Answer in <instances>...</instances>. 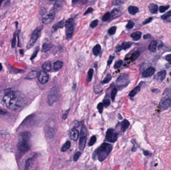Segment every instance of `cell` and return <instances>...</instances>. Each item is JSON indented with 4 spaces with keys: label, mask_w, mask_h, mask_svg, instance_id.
Segmentation results:
<instances>
[{
    "label": "cell",
    "mask_w": 171,
    "mask_h": 170,
    "mask_svg": "<svg viewBox=\"0 0 171 170\" xmlns=\"http://www.w3.org/2000/svg\"><path fill=\"white\" fill-rule=\"evenodd\" d=\"M122 49V46H120V45H118L116 47V49H115V51L116 52H119Z\"/></svg>",
    "instance_id": "53"
},
{
    "label": "cell",
    "mask_w": 171,
    "mask_h": 170,
    "mask_svg": "<svg viewBox=\"0 0 171 170\" xmlns=\"http://www.w3.org/2000/svg\"><path fill=\"white\" fill-rule=\"evenodd\" d=\"M43 28V26H40L39 27H38L37 28L33 31L30 39L28 41V43L27 45V49H29L30 48H31L35 44V42H36L37 40L38 39V38H39L40 34H41V32Z\"/></svg>",
    "instance_id": "5"
},
{
    "label": "cell",
    "mask_w": 171,
    "mask_h": 170,
    "mask_svg": "<svg viewBox=\"0 0 171 170\" xmlns=\"http://www.w3.org/2000/svg\"><path fill=\"white\" fill-rule=\"evenodd\" d=\"M117 93V88H113L112 89L111 95V98H112V99L113 101L115 100Z\"/></svg>",
    "instance_id": "36"
},
{
    "label": "cell",
    "mask_w": 171,
    "mask_h": 170,
    "mask_svg": "<svg viewBox=\"0 0 171 170\" xmlns=\"http://www.w3.org/2000/svg\"><path fill=\"white\" fill-rule=\"evenodd\" d=\"M81 155V153L80 152H77L75 154L74 156V159H74V161H77L79 159V157H80Z\"/></svg>",
    "instance_id": "47"
},
{
    "label": "cell",
    "mask_w": 171,
    "mask_h": 170,
    "mask_svg": "<svg viewBox=\"0 0 171 170\" xmlns=\"http://www.w3.org/2000/svg\"><path fill=\"white\" fill-rule=\"evenodd\" d=\"M64 25V23L63 21H61L58 23H57L53 26V29L55 31H57L59 29L63 28Z\"/></svg>",
    "instance_id": "21"
},
{
    "label": "cell",
    "mask_w": 171,
    "mask_h": 170,
    "mask_svg": "<svg viewBox=\"0 0 171 170\" xmlns=\"http://www.w3.org/2000/svg\"><path fill=\"white\" fill-rule=\"evenodd\" d=\"M170 17H171V10L168 11V12H167L166 13L164 14L163 15H162L161 16V18L163 20H166L168 18H170Z\"/></svg>",
    "instance_id": "37"
},
{
    "label": "cell",
    "mask_w": 171,
    "mask_h": 170,
    "mask_svg": "<svg viewBox=\"0 0 171 170\" xmlns=\"http://www.w3.org/2000/svg\"><path fill=\"white\" fill-rule=\"evenodd\" d=\"M69 109H68L66 112H65V114H64V115H63V119H64V120H65V119H66V118H67V116H68V113H69Z\"/></svg>",
    "instance_id": "54"
},
{
    "label": "cell",
    "mask_w": 171,
    "mask_h": 170,
    "mask_svg": "<svg viewBox=\"0 0 171 170\" xmlns=\"http://www.w3.org/2000/svg\"><path fill=\"white\" fill-rule=\"evenodd\" d=\"M127 80V76L125 75H121L117 80V83L118 84H121L124 82H126Z\"/></svg>",
    "instance_id": "25"
},
{
    "label": "cell",
    "mask_w": 171,
    "mask_h": 170,
    "mask_svg": "<svg viewBox=\"0 0 171 170\" xmlns=\"http://www.w3.org/2000/svg\"><path fill=\"white\" fill-rule=\"evenodd\" d=\"M6 114V112L5 111L1 109H0V115H5Z\"/></svg>",
    "instance_id": "57"
},
{
    "label": "cell",
    "mask_w": 171,
    "mask_h": 170,
    "mask_svg": "<svg viewBox=\"0 0 171 170\" xmlns=\"http://www.w3.org/2000/svg\"><path fill=\"white\" fill-rule=\"evenodd\" d=\"M79 132L76 128H73L72 130H71L70 132V137L71 139L74 141L77 140L79 137Z\"/></svg>",
    "instance_id": "14"
},
{
    "label": "cell",
    "mask_w": 171,
    "mask_h": 170,
    "mask_svg": "<svg viewBox=\"0 0 171 170\" xmlns=\"http://www.w3.org/2000/svg\"><path fill=\"white\" fill-rule=\"evenodd\" d=\"M166 60L167 61H169L171 60V54H169L166 56Z\"/></svg>",
    "instance_id": "55"
},
{
    "label": "cell",
    "mask_w": 171,
    "mask_h": 170,
    "mask_svg": "<svg viewBox=\"0 0 171 170\" xmlns=\"http://www.w3.org/2000/svg\"><path fill=\"white\" fill-rule=\"evenodd\" d=\"M98 24V20H94V21H93L91 23V24H90V26L91 27H92V28H94V27H95L96 26H97Z\"/></svg>",
    "instance_id": "48"
},
{
    "label": "cell",
    "mask_w": 171,
    "mask_h": 170,
    "mask_svg": "<svg viewBox=\"0 0 171 170\" xmlns=\"http://www.w3.org/2000/svg\"><path fill=\"white\" fill-rule=\"evenodd\" d=\"M66 35L67 39L72 37L74 31V21L71 18L66 21L65 23Z\"/></svg>",
    "instance_id": "6"
},
{
    "label": "cell",
    "mask_w": 171,
    "mask_h": 170,
    "mask_svg": "<svg viewBox=\"0 0 171 170\" xmlns=\"http://www.w3.org/2000/svg\"><path fill=\"white\" fill-rule=\"evenodd\" d=\"M93 11V8H89L87 10V11L85 12V13H84V15H87L88 13L91 12Z\"/></svg>",
    "instance_id": "51"
},
{
    "label": "cell",
    "mask_w": 171,
    "mask_h": 170,
    "mask_svg": "<svg viewBox=\"0 0 171 170\" xmlns=\"http://www.w3.org/2000/svg\"><path fill=\"white\" fill-rule=\"evenodd\" d=\"M39 48L38 47H37L36 48V49H35V51H34V53H33V55L32 56V57L31 58V60H34L36 57V56H37V54H38V53L39 52Z\"/></svg>",
    "instance_id": "43"
},
{
    "label": "cell",
    "mask_w": 171,
    "mask_h": 170,
    "mask_svg": "<svg viewBox=\"0 0 171 170\" xmlns=\"http://www.w3.org/2000/svg\"><path fill=\"white\" fill-rule=\"evenodd\" d=\"M103 104L105 106L107 107L110 104V100L109 99H104L103 100Z\"/></svg>",
    "instance_id": "49"
},
{
    "label": "cell",
    "mask_w": 171,
    "mask_h": 170,
    "mask_svg": "<svg viewBox=\"0 0 171 170\" xmlns=\"http://www.w3.org/2000/svg\"><path fill=\"white\" fill-rule=\"evenodd\" d=\"M106 138L108 141L110 142H115L118 139V134L115 130L110 128L106 132Z\"/></svg>",
    "instance_id": "10"
},
{
    "label": "cell",
    "mask_w": 171,
    "mask_h": 170,
    "mask_svg": "<svg viewBox=\"0 0 171 170\" xmlns=\"http://www.w3.org/2000/svg\"><path fill=\"white\" fill-rule=\"evenodd\" d=\"M93 73H94V70L93 69H90L89 72H88V76L87 77V82H90L91 81L93 75Z\"/></svg>",
    "instance_id": "34"
},
{
    "label": "cell",
    "mask_w": 171,
    "mask_h": 170,
    "mask_svg": "<svg viewBox=\"0 0 171 170\" xmlns=\"http://www.w3.org/2000/svg\"><path fill=\"white\" fill-rule=\"evenodd\" d=\"M62 7V2L61 1H56L54 5V9L55 11L58 10Z\"/></svg>",
    "instance_id": "33"
},
{
    "label": "cell",
    "mask_w": 171,
    "mask_h": 170,
    "mask_svg": "<svg viewBox=\"0 0 171 170\" xmlns=\"http://www.w3.org/2000/svg\"><path fill=\"white\" fill-rule=\"evenodd\" d=\"M2 68H3V66H2V64H1V63H0V72H1V71L2 70Z\"/></svg>",
    "instance_id": "59"
},
{
    "label": "cell",
    "mask_w": 171,
    "mask_h": 170,
    "mask_svg": "<svg viewBox=\"0 0 171 170\" xmlns=\"http://www.w3.org/2000/svg\"><path fill=\"white\" fill-rule=\"evenodd\" d=\"M103 107H104V105L102 103H99L97 106V108L99 110V112L100 113H102L103 112Z\"/></svg>",
    "instance_id": "42"
},
{
    "label": "cell",
    "mask_w": 171,
    "mask_h": 170,
    "mask_svg": "<svg viewBox=\"0 0 171 170\" xmlns=\"http://www.w3.org/2000/svg\"><path fill=\"white\" fill-rule=\"evenodd\" d=\"M71 142L69 141H67L64 144V145L63 146V147L61 148V151L63 152L67 151L71 147Z\"/></svg>",
    "instance_id": "28"
},
{
    "label": "cell",
    "mask_w": 171,
    "mask_h": 170,
    "mask_svg": "<svg viewBox=\"0 0 171 170\" xmlns=\"http://www.w3.org/2000/svg\"><path fill=\"white\" fill-rule=\"evenodd\" d=\"M128 11L132 15H134L139 12V9L135 6H130L128 8Z\"/></svg>",
    "instance_id": "23"
},
{
    "label": "cell",
    "mask_w": 171,
    "mask_h": 170,
    "mask_svg": "<svg viewBox=\"0 0 171 170\" xmlns=\"http://www.w3.org/2000/svg\"><path fill=\"white\" fill-rule=\"evenodd\" d=\"M2 2H3V1H2V0H0V6H1V4H2Z\"/></svg>",
    "instance_id": "60"
},
{
    "label": "cell",
    "mask_w": 171,
    "mask_h": 170,
    "mask_svg": "<svg viewBox=\"0 0 171 170\" xmlns=\"http://www.w3.org/2000/svg\"><path fill=\"white\" fill-rule=\"evenodd\" d=\"M55 17V11L54 8L52 9L49 12L46 13L42 18V22L45 24H49L51 23Z\"/></svg>",
    "instance_id": "9"
},
{
    "label": "cell",
    "mask_w": 171,
    "mask_h": 170,
    "mask_svg": "<svg viewBox=\"0 0 171 170\" xmlns=\"http://www.w3.org/2000/svg\"><path fill=\"white\" fill-rule=\"evenodd\" d=\"M53 47V45L49 43H45L42 47L43 52H47L50 50Z\"/></svg>",
    "instance_id": "24"
},
{
    "label": "cell",
    "mask_w": 171,
    "mask_h": 170,
    "mask_svg": "<svg viewBox=\"0 0 171 170\" xmlns=\"http://www.w3.org/2000/svg\"><path fill=\"white\" fill-rule=\"evenodd\" d=\"M3 101L8 109L16 111L24 105L25 100L20 92L9 89L3 97Z\"/></svg>",
    "instance_id": "1"
},
{
    "label": "cell",
    "mask_w": 171,
    "mask_h": 170,
    "mask_svg": "<svg viewBox=\"0 0 171 170\" xmlns=\"http://www.w3.org/2000/svg\"><path fill=\"white\" fill-rule=\"evenodd\" d=\"M31 134L29 132H25L21 133L18 144V148L22 152H26L30 149L29 140Z\"/></svg>",
    "instance_id": "3"
},
{
    "label": "cell",
    "mask_w": 171,
    "mask_h": 170,
    "mask_svg": "<svg viewBox=\"0 0 171 170\" xmlns=\"http://www.w3.org/2000/svg\"><path fill=\"white\" fill-rule=\"evenodd\" d=\"M122 63H123V61H122L121 60H119V61H117L115 65H114V67H115V68H119V67H121V66L122 65Z\"/></svg>",
    "instance_id": "46"
},
{
    "label": "cell",
    "mask_w": 171,
    "mask_h": 170,
    "mask_svg": "<svg viewBox=\"0 0 171 170\" xmlns=\"http://www.w3.org/2000/svg\"><path fill=\"white\" fill-rule=\"evenodd\" d=\"M111 79H112V76L111 75V74H108L107 75V76H106V77L103 80V83H108V82H109L111 81Z\"/></svg>",
    "instance_id": "38"
},
{
    "label": "cell",
    "mask_w": 171,
    "mask_h": 170,
    "mask_svg": "<svg viewBox=\"0 0 171 170\" xmlns=\"http://www.w3.org/2000/svg\"><path fill=\"white\" fill-rule=\"evenodd\" d=\"M152 20H153V18H152V17H150V18H148V19H146L144 22H143V24H148V23H150L152 21Z\"/></svg>",
    "instance_id": "52"
},
{
    "label": "cell",
    "mask_w": 171,
    "mask_h": 170,
    "mask_svg": "<svg viewBox=\"0 0 171 170\" xmlns=\"http://www.w3.org/2000/svg\"><path fill=\"white\" fill-rule=\"evenodd\" d=\"M114 59V56H112V55H111V56H110L109 59V60H108V62H107V63H108V65H111V64L112 63V61H113V60Z\"/></svg>",
    "instance_id": "50"
},
{
    "label": "cell",
    "mask_w": 171,
    "mask_h": 170,
    "mask_svg": "<svg viewBox=\"0 0 171 170\" xmlns=\"http://www.w3.org/2000/svg\"><path fill=\"white\" fill-rule=\"evenodd\" d=\"M140 54V53L139 51H135L132 54L131 57V60L132 61H135L138 58Z\"/></svg>",
    "instance_id": "32"
},
{
    "label": "cell",
    "mask_w": 171,
    "mask_h": 170,
    "mask_svg": "<svg viewBox=\"0 0 171 170\" xmlns=\"http://www.w3.org/2000/svg\"><path fill=\"white\" fill-rule=\"evenodd\" d=\"M170 76H171V72H170Z\"/></svg>",
    "instance_id": "62"
},
{
    "label": "cell",
    "mask_w": 171,
    "mask_h": 170,
    "mask_svg": "<svg viewBox=\"0 0 171 170\" xmlns=\"http://www.w3.org/2000/svg\"><path fill=\"white\" fill-rule=\"evenodd\" d=\"M166 72L165 70H162L157 73L154 77V79L158 82H162L165 78Z\"/></svg>",
    "instance_id": "12"
},
{
    "label": "cell",
    "mask_w": 171,
    "mask_h": 170,
    "mask_svg": "<svg viewBox=\"0 0 171 170\" xmlns=\"http://www.w3.org/2000/svg\"><path fill=\"white\" fill-rule=\"evenodd\" d=\"M87 140V129L84 125H83L80 133L79 140V149L81 150H84L85 149Z\"/></svg>",
    "instance_id": "8"
},
{
    "label": "cell",
    "mask_w": 171,
    "mask_h": 170,
    "mask_svg": "<svg viewBox=\"0 0 171 170\" xmlns=\"http://www.w3.org/2000/svg\"><path fill=\"white\" fill-rule=\"evenodd\" d=\"M121 15L120 11L118 9H114L111 12V13L110 14V19L113 20L114 19H115L117 17H119Z\"/></svg>",
    "instance_id": "15"
},
{
    "label": "cell",
    "mask_w": 171,
    "mask_h": 170,
    "mask_svg": "<svg viewBox=\"0 0 171 170\" xmlns=\"http://www.w3.org/2000/svg\"><path fill=\"white\" fill-rule=\"evenodd\" d=\"M101 49V48L100 45H98V44L96 45L93 49V54L95 55H98L100 53V52Z\"/></svg>",
    "instance_id": "27"
},
{
    "label": "cell",
    "mask_w": 171,
    "mask_h": 170,
    "mask_svg": "<svg viewBox=\"0 0 171 170\" xmlns=\"http://www.w3.org/2000/svg\"><path fill=\"white\" fill-rule=\"evenodd\" d=\"M142 33L140 32H136L131 34V37L134 40L137 41L141 39Z\"/></svg>",
    "instance_id": "22"
},
{
    "label": "cell",
    "mask_w": 171,
    "mask_h": 170,
    "mask_svg": "<svg viewBox=\"0 0 171 170\" xmlns=\"http://www.w3.org/2000/svg\"><path fill=\"white\" fill-rule=\"evenodd\" d=\"M149 152H148V151H144V155H146V156L149 155Z\"/></svg>",
    "instance_id": "58"
},
{
    "label": "cell",
    "mask_w": 171,
    "mask_h": 170,
    "mask_svg": "<svg viewBox=\"0 0 171 170\" xmlns=\"http://www.w3.org/2000/svg\"><path fill=\"white\" fill-rule=\"evenodd\" d=\"M59 92L58 89L56 87H53L50 91L48 96V103L50 106L54 104L58 100Z\"/></svg>",
    "instance_id": "7"
},
{
    "label": "cell",
    "mask_w": 171,
    "mask_h": 170,
    "mask_svg": "<svg viewBox=\"0 0 171 170\" xmlns=\"http://www.w3.org/2000/svg\"><path fill=\"white\" fill-rule=\"evenodd\" d=\"M116 29H117V28L116 26H112L111 27L110 29L109 30V34L111 35H114L115 34L116 32Z\"/></svg>",
    "instance_id": "40"
},
{
    "label": "cell",
    "mask_w": 171,
    "mask_h": 170,
    "mask_svg": "<svg viewBox=\"0 0 171 170\" xmlns=\"http://www.w3.org/2000/svg\"><path fill=\"white\" fill-rule=\"evenodd\" d=\"M157 45V42L155 40H153L151 42L149 46V49L151 52H156Z\"/></svg>",
    "instance_id": "20"
},
{
    "label": "cell",
    "mask_w": 171,
    "mask_h": 170,
    "mask_svg": "<svg viewBox=\"0 0 171 170\" xmlns=\"http://www.w3.org/2000/svg\"><path fill=\"white\" fill-rule=\"evenodd\" d=\"M16 33L14 34V37L13 38V39L12 40V47L13 48H15L16 46Z\"/></svg>",
    "instance_id": "45"
},
{
    "label": "cell",
    "mask_w": 171,
    "mask_h": 170,
    "mask_svg": "<svg viewBox=\"0 0 171 170\" xmlns=\"http://www.w3.org/2000/svg\"><path fill=\"white\" fill-rule=\"evenodd\" d=\"M135 24L132 21H129L128 22L127 25H126V27L128 29H132V28L134 27Z\"/></svg>",
    "instance_id": "39"
},
{
    "label": "cell",
    "mask_w": 171,
    "mask_h": 170,
    "mask_svg": "<svg viewBox=\"0 0 171 170\" xmlns=\"http://www.w3.org/2000/svg\"><path fill=\"white\" fill-rule=\"evenodd\" d=\"M170 7L169 5L166 6H160L159 8V11L161 12H164L166 11H167Z\"/></svg>",
    "instance_id": "44"
},
{
    "label": "cell",
    "mask_w": 171,
    "mask_h": 170,
    "mask_svg": "<svg viewBox=\"0 0 171 170\" xmlns=\"http://www.w3.org/2000/svg\"><path fill=\"white\" fill-rule=\"evenodd\" d=\"M96 140H97V138L95 136H92L88 144L89 146H92L96 143Z\"/></svg>",
    "instance_id": "35"
},
{
    "label": "cell",
    "mask_w": 171,
    "mask_h": 170,
    "mask_svg": "<svg viewBox=\"0 0 171 170\" xmlns=\"http://www.w3.org/2000/svg\"><path fill=\"white\" fill-rule=\"evenodd\" d=\"M159 106L163 110H167L171 107V88H167L163 92Z\"/></svg>",
    "instance_id": "4"
},
{
    "label": "cell",
    "mask_w": 171,
    "mask_h": 170,
    "mask_svg": "<svg viewBox=\"0 0 171 170\" xmlns=\"http://www.w3.org/2000/svg\"><path fill=\"white\" fill-rule=\"evenodd\" d=\"M169 61V63H170L171 64V60L170 61Z\"/></svg>",
    "instance_id": "61"
},
{
    "label": "cell",
    "mask_w": 171,
    "mask_h": 170,
    "mask_svg": "<svg viewBox=\"0 0 171 170\" xmlns=\"http://www.w3.org/2000/svg\"><path fill=\"white\" fill-rule=\"evenodd\" d=\"M63 65V62L60 61H56L54 63V69L55 71H58L61 69Z\"/></svg>",
    "instance_id": "19"
},
{
    "label": "cell",
    "mask_w": 171,
    "mask_h": 170,
    "mask_svg": "<svg viewBox=\"0 0 171 170\" xmlns=\"http://www.w3.org/2000/svg\"><path fill=\"white\" fill-rule=\"evenodd\" d=\"M149 10L152 13H156L157 12L158 10V6L154 4H151L149 6Z\"/></svg>",
    "instance_id": "18"
},
{
    "label": "cell",
    "mask_w": 171,
    "mask_h": 170,
    "mask_svg": "<svg viewBox=\"0 0 171 170\" xmlns=\"http://www.w3.org/2000/svg\"><path fill=\"white\" fill-rule=\"evenodd\" d=\"M38 78L40 83L46 84L49 80V75L45 71H41L38 76Z\"/></svg>",
    "instance_id": "11"
},
{
    "label": "cell",
    "mask_w": 171,
    "mask_h": 170,
    "mask_svg": "<svg viewBox=\"0 0 171 170\" xmlns=\"http://www.w3.org/2000/svg\"><path fill=\"white\" fill-rule=\"evenodd\" d=\"M37 76H38V73L36 72V71H32V72H31L27 75L26 78L31 79L36 78Z\"/></svg>",
    "instance_id": "29"
},
{
    "label": "cell",
    "mask_w": 171,
    "mask_h": 170,
    "mask_svg": "<svg viewBox=\"0 0 171 170\" xmlns=\"http://www.w3.org/2000/svg\"><path fill=\"white\" fill-rule=\"evenodd\" d=\"M141 89V87L140 86H138L136 87H135L133 90H132L130 93H129V95L130 97H133L134 96H135L140 90Z\"/></svg>",
    "instance_id": "26"
},
{
    "label": "cell",
    "mask_w": 171,
    "mask_h": 170,
    "mask_svg": "<svg viewBox=\"0 0 171 170\" xmlns=\"http://www.w3.org/2000/svg\"><path fill=\"white\" fill-rule=\"evenodd\" d=\"M42 68L45 72H50L52 69V65L51 62L47 61L42 65Z\"/></svg>",
    "instance_id": "17"
},
{
    "label": "cell",
    "mask_w": 171,
    "mask_h": 170,
    "mask_svg": "<svg viewBox=\"0 0 171 170\" xmlns=\"http://www.w3.org/2000/svg\"><path fill=\"white\" fill-rule=\"evenodd\" d=\"M151 37V36L150 34H147V35H146L144 36V39H148V38H150Z\"/></svg>",
    "instance_id": "56"
},
{
    "label": "cell",
    "mask_w": 171,
    "mask_h": 170,
    "mask_svg": "<svg viewBox=\"0 0 171 170\" xmlns=\"http://www.w3.org/2000/svg\"><path fill=\"white\" fill-rule=\"evenodd\" d=\"M112 149V145L107 143H104L93 153V157L94 158H97L99 161L102 162L109 155Z\"/></svg>",
    "instance_id": "2"
},
{
    "label": "cell",
    "mask_w": 171,
    "mask_h": 170,
    "mask_svg": "<svg viewBox=\"0 0 171 170\" xmlns=\"http://www.w3.org/2000/svg\"><path fill=\"white\" fill-rule=\"evenodd\" d=\"M110 18V13L109 12H106L102 18V20L103 22L107 21Z\"/></svg>",
    "instance_id": "41"
},
{
    "label": "cell",
    "mask_w": 171,
    "mask_h": 170,
    "mask_svg": "<svg viewBox=\"0 0 171 170\" xmlns=\"http://www.w3.org/2000/svg\"><path fill=\"white\" fill-rule=\"evenodd\" d=\"M132 45V43L131 42H127V41H125L122 44V49H128L130 48Z\"/></svg>",
    "instance_id": "31"
},
{
    "label": "cell",
    "mask_w": 171,
    "mask_h": 170,
    "mask_svg": "<svg viewBox=\"0 0 171 170\" xmlns=\"http://www.w3.org/2000/svg\"><path fill=\"white\" fill-rule=\"evenodd\" d=\"M155 72V69L154 67H149L145 70L142 73V76L143 77H149L152 76Z\"/></svg>",
    "instance_id": "13"
},
{
    "label": "cell",
    "mask_w": 171,
    "mask_h": 170,
    "mask_svg": "<svg viewBox=\"0 0 171 170\" xmlns=\"http://www.w3.org/2000/svg\"><path fill=\"white\" fill-rule=\"evenodd\" d=\"M130 126V123L127 120H124L121 123V130L122 132H125L129 126Z\"/></svg>",
    "instance_id": "16"
},
{
    "label": "cell",
    "mask_w": 171,
    "mask_h": 170,
    "mask_svg": "<svg viewBox=\"0 0 171 170\" xmlns=\"http://www.w3.org/2000/svg\"><path fill=\"white\" fill-rule=\"evenodd\" d=\"M34 158V157H33L32 158L28 159L26 161V164H25V170H28V169H29V168L31 165V164L32 163V161H33Z\"/></svg>",
    "instance_id": "30"
}]
</instances>
